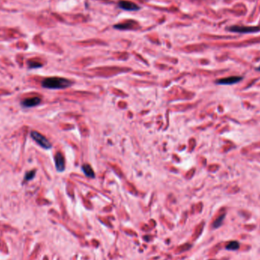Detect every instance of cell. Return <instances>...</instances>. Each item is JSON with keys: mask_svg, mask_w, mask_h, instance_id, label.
I'll return each mask as SVG.
<instances>
[{"mask_svg": "<svg viewBox=\"0 0 260 260\" xmlns=\"http://www.w3.org/2000/svg\"><path fill=\"white\" fill-rule=\"evenodd\" d=\"M228 30L234 33L240 34H252L260 31V28L258 27H247V26H231L227 28Z\"/></svg>", "mask_w": 260, "mask_h": 260, "instance_id": "3957f363", "label": "cell"}, {"mask_svg": "<svg viewBox=\"0 0 260 260\" xmlns=\"http://www.w3.org/2000/svg\"><path fill=\"white\" fill-rule=\"evenodd\" d=\"M132 24H130V22L129 23H125V24H116L114 25V28H116V29H119V30H126V29H130L132 27Z\"/></svg>", "mask_w": 260, "mask_h": 260, "instance_id": "8fae6325", "label": "cell"}, {"mask_svg": "<svg viewBox=\"0 0 260 260\" xmlns=\"http://www.w3.org/2000/svg\"><path fill=\"white\" fill-rule=\"evenodd\" d=\"M40 103V98L38 97H34V98H27V99L21 100V105L24 108H31V107H34L36 106L39 105Z\"/></svg>", "mask_w": 260, "mask_h": 260, "instance_id": "8992f818", "label": "cell"}, {"mask_svg": "<svg viewBox=\"0 0 260 260\" xmlns=\"http://www.w3.org/2000/svg\"><path fill=\"white\" fill-rule=\"evenodd\" d=\"M30 137L32 138L34 141L37 144H38L40 147H42L44 149H50L51 148L52 144L50 142V141L44 135L40 134V132L37 131H31L30 132Z\"/></svg>", "mask_w": 260, "mask_h": 260, "instance_id": "7a4b0ae2", "label": "cell"}, {"mask_svg": "<svg viewBox=\"0 0 260 260\" xmlns=\"http://www.w3.org/2000/svg\"><path fill=\"white\" fill-rule=\"evenodd\" d=\"M257 70H258V71H260V66H259V67H258V68H257Z\"/></svg>", "mask_w": 260, "mask_h": 260, "instance_id": "4fadbf2b", "label": "cell"}, {"mask_svg": "<svg viewBox=\"0 0 260 260\" xmlns=\"http://www.w3.org/2000/svg\"><path fill=\"white\" fill-rule=\"evenodd\" d=\"M82 170H83V172L85 173V174L88 177H89V178H94L95 177V173L90 164H84V165L82 166Z\"/></svg>", "mask_w": 260, "mask_h": 260, "instance_id": "ba28073f", "label": "cell"}, {"mask_svg": "<svg viewBox=\"0 0 260 260\" xmlns=\"http://www.w3.org/2000/svg\"><path fill=\"white\" fill-rule=\"evenodd\" d=\"M225 214L221 215L220 216L218 217V218H217V219L215 220L214 222H213V225H212L213 228L217 229V228H218V227H220L222 225H223V222H224V220H225Z\"/></svg>", "mask_w": 260, "mask_h": 260, "instance_id": "30bf717a", "label": "cell"}, {"mask_svg": "<svg viewBox=\"0 0 260 260\" xmlns=\"http://www.w3.org/2000/svg\"><path fill=\"white\" fill-rule=\"evenodd\" d=\"M118 6H119V8H121V9L130 11V12L138 11L140 9V8H139V7L138 6V5H136L135 3L130 1H126V0H120V1H119V3H118Z\"/></svg>", "mask_w": 260, "mask_h": 260, "instance_id": "277c9868", "label": "cell"}, {"mask_svg": "<svg viewBox=\"0 0 260 260\" xmlns=\"http://www.w3.org/2000/svg\"><path fill=\"white\" fill-rule=\"evenodd\" d=\"M55 165L57 171L59 172H62L65 170V167H66V163H65V158H64L63 155L61 152H57L56 154L55 157Z\"/></svg>", "mask_w": 260, "mask_h": 260, "instance_id": "5b68a950", "label": "cell"}, {"mask_svg": "<svg viewBox=\"0 0 260 260\" xmlns=\"http://www.w3.org/2000/svg\"><path fill=\"white\" fill-rule=\"evenodd\" d=\"M240 244L238 241H236V240H233V241L229 242L227 245H226L225 249L227 250L230 251H236L240 249Z\"/></svg>", "mask_w": 260, "mask_h": 260, "instance_id": "9c48e42d", "label": "cell"}, {"mask_svg": "<svg viewBox=\"0 0 260 260\" xmlns=\"http://www.w3.org/2000/svg\"><path fill=\"white\" fill-rule=\"evenodd\" d=\"M242 77L240 76H231V77H227V78H220V79H218L216 81V84H218V85H234V84L237 83V82H240L242 80Z\"/></svg>", "mask_w": 260, "mask_h": 260, "instance_id": "52a82bcc", "label": "cell"}, {"mask_svg": "<svg viewBox=\"0 0 260 260\" xmlns=\"http://www.w3.org/2000/svg\"><path fill=\"white\" fill-rule=\"evenodd\" d=\"M35 170H31V171H29L28 172V173H26V174L24 176V182H28V181H29L30 180H32V179L35 176Z\"/></svg>", "mask_w": 260, "mask_h": 260, "instance_id": "7c38bea8", "label": "cell"}, {"mask_svg": "<svg viewBox=\"0 0 260 260\" xmlns=\"http://www.w3.org/2000/svg\"><path fill=\"white\" fill-rule=\"evenodd\" d=\"M74 82L67 78L60 77L47 78L42 82L43 87L47 89H65L73 85Z\"/></svg>", "mask_w": 260, "mask_h": 260, "instance_id": "6da1fadb", "label": "cell"}]
</instances>
